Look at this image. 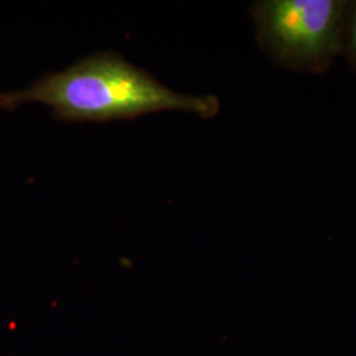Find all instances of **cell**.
Masks as SVG:
<instances>
[{"instance_id":"obj_2","label":"cell","mask_w":356,"mask_h":356,"mask_svg":"<svg viewBox=\"0 0 356 356\" xmlns=\"http://www.w3.org/2000/svg\"><path fill=\"white\" fill-rule=\"evenodd\" d=\"M347 0H259L250 8L260 49L273 64L319 76L342 56Z\"/></svg>"},{"instance_id":"obj_3","label":"cell","mask_w":356,"mask_h":356,"mask_svg":"<svg viewBox=\"0 0 356 356\" xmlns=\"http://www.w3.org/2000/svg\"><path fill=\"white\" fill-rule=\"evenodd\" d=\"M342 57L356 72V0H347L344 8Z\"/></svg>"},{"instance_id":"obj_1","label":"cell","mask_w":356,"mask_h":356,"mask_svg":"<svg viewBox=\"0 0 356 356\" xmlns=\"http://www.w3.org/2000/svg\"><path fill=\"white\" fill-rule=\"evenodd\" d=\"M41 103L66 123H106L163 111L210 119L220 101L214 95L181 94L115 51H99L61 72L40 76L26 89L0 91V108L13 111Z\"/></svg>"}]
</instances>
